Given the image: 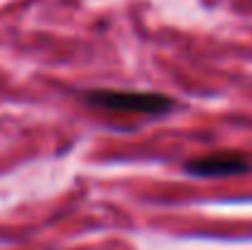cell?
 <instances>
[{"label":"cell","instance_id":"1","mask_svg":"<svg viewBox=\"0 0 252 250\" xmlns=\"http://www.w3.org/2000/svg\"><path fill=\"white\" fill-rule=\"evenodd\" d=\"M84 101L105 108V110H120V113H142V115H162L169 113L176 101L167 93H155V91H118V88H95L86 91Z\"/></svg>","mask_w":252,"mask_h":250},{"label":"cell","instance_id":"2","mask_svg":"<svg viewBox=\"0 0 252 250\" xmlns=\"http://www.w3.org/2000/svg\"><path fill=\"white\" fill-rule=\"evenodd\" d=\"M250 169V162L238 152H216L186 162V172L193 177H238Z\"/></svg>","mask_w":252,"mask_h":250}]
</instances>
